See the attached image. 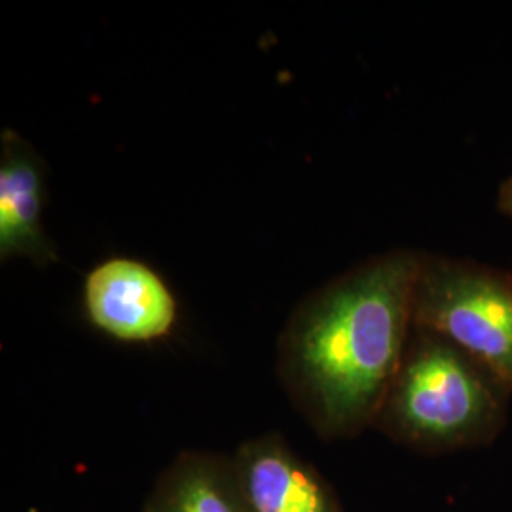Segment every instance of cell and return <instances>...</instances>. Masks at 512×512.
I'll return each mask as SVG.
<instances>
[{"mask_svg": "<svg viewBox=\"0 0 512 512\" xmlns=\"http://www.w3.org/2000/svg\"><path fill=\"white\" fill-rule=\"evenodd\" d=\"M421 255L395 249L370 256L294 311L287 332L291 370L329 425L359 423L384 401L414 329Z\"/></svg>", "mask_w": 512, "mask_h": 512, "instance_id": "obj_1", "label": "cell"}, {"mask_svg": "<svg viewBox=\"0 0 512 512\" xmlns=\"http://www.w3.org/2000/svg\"><path fill=\"white\" fill-rule=\"evenodd\" d=\"M414 329L461 349L512 389V274L475 260L421 255Z\"/></svg>", "mask_w": 512, "mask_h": 512, "instance_id": "obj_2", "label": "cell"}, {"mask_svg": "<svg viewBox=\"0 0 512 512\" xmlns=\"http://www.w3.org/2000/svg\"><path fill=\"white\" fill-rule=\"evenodd\" d=\"M389 389L387 408L399 429L416 439L452 442L494 425L505 387L461 349L416 329Z\"/></svg>", "mask_w": 512, "mask_h": 512, "instance_id": "obj_3", "label": "cell"}, {"mask_svg": "<svg viewBox=\"0 0 512 512\" xmlns=\"http://www.w3.org/2000/svg\"><path fill=\"white\" fill-rule=\"evenodd\" d=\"M82 306L93 327L128 344L165 338L179 319V302L162 275L131 256L95 264L82 283Z\"/></svg>", "mask_w": 512, "mask_h": 512, "instance_id": "obj_4", "label": "cell"}, {"mask_svg": "<svg viewBox=\"0 0 512 512\" xmlns=\"http://www.w3.org/2000/svg\"><path fill=\"white\" fill-rule=\"evenodd\" d=\"M46 165L16 129L0 135V260L29 258L38 268L59 262L42 226Z\"/></svg>", "mask_w": 512, "mask_h": 512, "instance_id": "obj_5", "label": "cell"}, {"mask_svg": "<svg viewBox=\"0 0 512 512\" xmlns=\"http://www.w3.org/2000/svg\"><path fill=\"white\" fill-rule=\"evenodd\" d=\"M247 495L255 512H332L319 484L287 454L272 448L251 459Z\"/></svg>", "mask_w": 512, "mask_h": 512, "instance_id": "obj_6", "label": "cell"}, {"mask_svg": "<svg viewBox=\"0 0 512 512\" xmlns=\"http://www.w3.org/2000/svg\"><path fill=\"white\" fill-rule=\"evenodd\" d=\"M160 512H236V509L209 476L190 475L177 484Z\"/></svg>", "mask_w": 512, "mask_h": 512, "instance_id": "obj_7", "label": "cell"}, {"mask_svg": "<svg viewBox=\"0 0 512 512\" xmlns=\"http://www.w3.org/2000/svg\"><path fill=\"white\" fill-rule=\"evenodd\" d=\"M495 205L499 213H503L505 217L512 220V171L507 175V179L499 184Z\"/></svg>", "mask_w": 512, "mask_h": 512, "instance_id": "obj_8", "label": "cell"}]
</instances>
